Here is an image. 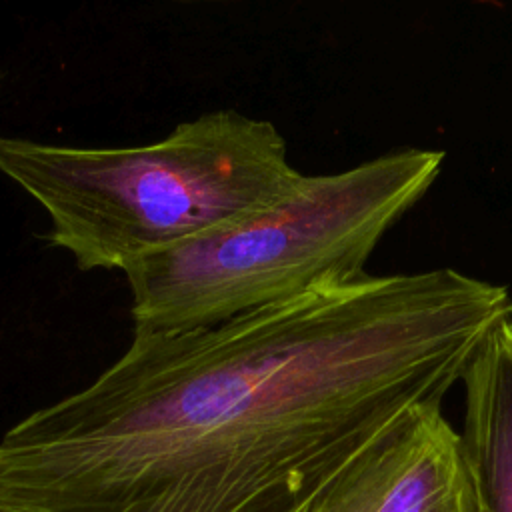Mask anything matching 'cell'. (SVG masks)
I'll return each instance as SVG.
<instances>
[{
    "instance_id": "1",
    "label": "cell",
    "mask_w": 512,
    "mask_h": 512,
    "mask_svg": "<svg viewBox=\"0 0 512 512\" xmlns=\"http://www.w3.org/2000/svg\"><path fill=\"white\" fill-rule=\"evenodd\" d=\"M508 316L506 286L436 268L134 334L2 434L0 512H304L402 416L442 404Z\"/></svg>"
},
{
    "instance_id": "2",
    "label": "cell",
    "mask_w": 512,
    "mask_h": 512,
    "mask_svg": "<svg viewBox=\"0 0 512 512\" xmlns=\"http://www.w3.org/2000/svg\"><path fill=\"white\" fill-rule=\"evenodd\" d=\"M0 174L48 216L82 272L120 270L286 196L304 176L262 118L214 110L150 144L92 148L0 134Z\"/></svg>"
},
{
    "instance_id": "3",
    "label": "cell",
    "mask_w": 512,
    "mask_h": 512,
    "mask_svg": "<svg viewBox=\"0 0 512 512\" xmlns=\"http://www.w3.org/2000/svg\"><path fill=\"white\" fill-rule=\"evenodd\" d=\"M442 150L402 148L334 174L126 266L134 334L222 324L324 284L366 276L384 234L428 192Z\"/></svg>"
},
{
    "instance_id": "4",
    "label": "cell",
    "mask_w": 512,
    "mask_h": 512,
    "mask_svg": "<svg viewBox=\"0 0 512 512\" xmlns=\"http://www.w3.org/2000/svg\"><path fill=\"white\" fill-rule=\"evenodd\" d=\"M304 512H474L460 434L442 404L402 416L354 456Z\"/></svg>"
},
{
    "instance_id": "5",
    "label": "cell",
    "mask_w": 512,
    "mask_h": 512,
    "mask_svg": "<svg viewBox=\"0 0 512 512\" xmlns=\"http://www.w3.org/2000/svg\"><path fill=\"white\" fill-rule=\"evenodd\" d=\"M462 382L458 434L474 512H512V316L492 328Z\"/></svg>"
}]
</instances>
